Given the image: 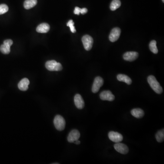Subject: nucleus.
I'll list each match as a JSON object with an SVG mask.
<instances>
[{
	"label": "nucleus",
	"instance_id": "obj_1",
	"mask_svg": "<svg viewBox=\"0 0 164 164\" xmlns=\"http://www.w3.org/2000/svg\"><path fill=\"white\" fill-rule=\"evenodd\" d=\"M147 81L151 88L156 93L161 94L163 92V89L154 76H149L148 77Z\"/></svg>",
	"mask_w": 164,
	"mask_h": 164
},
{
	"label": "nucleus",
	"instance_id": "obj_2",
	"mask_svg": "<svg viewBox=\"0 0 164 164\" xmlns=\"http://www.w3.org/2000/svg\"><path fill=\"white\" fill-rule=\"evenodd\" d=\"M45 67L47 70L50 71H59L63 69L61 63H57L55 60L47 61L45 64Z\"/></svg>",
	"mask_w": 164,
	"mask_h": 164
},
{
	"label": "nucleus",
	"instance_id": "obj_3",
	"mask_svg": "<svg viewBox=\"0 0 164 164\" xmlns=\"http://www.w3.org/2000/svg\"><path fill=\"white\" fill-rule=\"evenodd\" d=\"M53 123L55 128L58 131H63L65 127V120L62 116L60 115H57L55 116Z\"/></svg>",
	"mask_w": 164,
	"mask_h": 164
},
{
	"label": "nucleus",
	"instance_id": "obj_4",
	"mask_svg": "<svg viewBox=\"0 0 164 164\" xmlns=\"http://www.w3.org/2000/svg\"><path fill=\"white\" fill-rule=\"evenodd\" d=\"M82 41L85 49L87 51L90 50L93 45V40L92 37L89 35H84L82 37Z\"/></svg>",
	"mask_w": 164,
	"mask_h": 164
},
{
	"label": "nucleus",
	"instance_id": "obj_5",
	"mask_svg": "<svg viewBox=\"0 0 164 164\" xmlns=\"http://www.w3.org/2000/svg\"><path fill=\"white\" fill-rule=\"evenodd\" d=\"M103 79L100 77H97L95 78L92 88V91L93 93H97L101 87L103 85Z\"/></svg>",
	"mask_w": 164,
	"mask_h": 164
},
{
	"label": "nucleus",
	"instance_id": "obj_6",
	"mask_svg": "<svg viewBox=\"0 0 164 164\" xmlns=\"http://www.w3.org/2000/svg\"><path fill=\"white\" fill-rule=\"evenodd\" d=\"M13 41L10 39L6 40L4 41L3 44L0 47V50L2 53L9 54L11 51L10 47L13 45Z\"/></svg>",
	"mask_w": 164,
	"mask_h": 164
},
{
	"label": "nucleus",
	"instance_id": "obj_7",
	"mask_svg": "<svg viewBox=\"0 0 164 164\" xmlns=\"http://www.w3.org/2000/svg\"><path fill=\"white\" fill-rule=\"evenodd\" d=\"M108 136L110 140L116 143H119L123 139L122 135L117 132H109Z\"/></svg>",
	"mask_w": 164,
	"mask_h": 164
},
{
	"label": "nucleus",
	"instance_id": "obj_8",
	"mask_svg": "<svg viewBox=\"0 0 164 164\" xmlns=\"http://www.w3.org/2000/svg\"><path fill=\"white\" fill-rule=\"evenodd\" d=\"M121 30L119 27H115L111 31L109 36V40L111 42H115L118 40L120 37Z\"/></svg>",
	"mask_w": 164,
	"mask_h": 164
},
{
	"label": "nucleus",
	"instance_id": "obj_9",
	"mask_svg": "<svg viewBox=\"0 0 164 164\" xmlns=\"http://www.w3.org/2000/svg\"><path fill=\"white\" fill-rule=\"evenodd\" d=\"M80 134L79 132L77 129H73L69 133L67 136V141L69 143H74L77 140L80 138Z\"/></svg>",
	"mask_w": 164,
	"mask_h": 164
},
{
	"label": "nucleus",
	"instance_id": "obj_10",
	"mask_svg": "<svg viewBox=\"0 0 164 164\" xmlns=\"http://www.w3.org/2000/svg\"><path fill=\"white\" fill-rule=\"evenodd\" d=\"M100 98L102 100L112 101L115 99V96L109 90H105L100 93Z\"/></svg>",
	"mask_w": 164,
	"mask_h": 164
},
{
	"label": "nucleus",
	"instance_id": "obj_11",
	"mask_svg": "<svg viewBox=\"0 0 164 164\" xmlns=\"http://www.w3.org/2000/svg\"><path fill=\"white\" fill-rule=\"evenodd\" d=\"M114 148L116 151L122 154H126L128 153L129 149L128 146L123 143H116L114 145Z\"/></svg>",
	"mask_w": 164,
	"mask_h": 164
},
{
	"label": "nucleus",
	"instance_id": "obj_12",
	"mask_svg": "<svg viewBox=\"0 0 164 164\" xmlns=\"http://www.w3.org/2000/svg\"><path fill=\"white\" fill-rule=\"evenodd\" d=\"M138 53L136 52H128L123 55V58L125 61L132 62L135 61L138 57Z\"/></svg>",
	"mask_w": 164,
	"mask_h": 164
},
{
	"label": "nucleus",
	"instance_id": "obj_13",
	"mask_svg": "<svg viewBox=\"0 0 164 164\" xmlns=\"http://www.w3.org/2000/svg\"><path fill=\"white\" fill-rule=\"evenodd\" d=\"M74 103L78 109H83L84 107V102L82 96L79 94H77L74 96Z\"/></svg>",
	"mask_w": 164,
	"mask_h": 164
},
{
	"label": "nucleus",
	"instance_id": "obj_14",
	"mask_svg": "<svg viewBox=\"0 0 164 164\" xmlns=\"http://www.w3.org/2000/svg\"><path fill=\"white\" fill-rule=\"evenodd\" d=\"M29 80L27 78H24L21 79L18 84V87L20 90L25 91L28 89V85L29 84Z\"/></svg>",
	"mask_w": 164,
	"mask_h": 164
},
{
	"label": "nucleus",
	"instance_id": "obj_15",
	"mask_svg": "<svg viewBox=\"0 0 164 164\" xmlns=\"http://www.w3.org/2000/svg\"><path fill=\"white\" fill-rule=\"evenodd\" d=\"M50 29V26L46 23H43L37 26L36 30L37 32L41 33H45L49 32Z\"/></svg>",
	"mask_w": 164,
	"mask_h": 164
},
{
	"label": "nucleus",
	"instance_id": "obj_16",
	"mask_svg": "<svg viewBox=\"0 0 164 164\" xmlns=\"http://www.w3.org/2000/svg\"><path fill=\"white\" fill-rule=\"evenodd\" d=\"M117 79L119 81L124 82L127 83L128 85L131 84L132 80L131 78L125 74H118L117 77Z\"/></svg>",
	"mask_w": 164,
	"mask_h": 164
},
{
	"label": "nucleus",
	"instance_id": "obj_17",
	"mask_svg": "<svg viewBox=\"0 0 164 164\" xmlns=\"http://www.w3.org/2000/svg\"><path fill=\"white\" fill-rule=\"evenodd\" d=\"M131 114L134 117L136 118H141L144 116V111L141 109H134L131 111Z\"/></svg>",
	"mask_w": 164,
	"mask_h": 164
},
{
	"label": "nucleus",
	"instance_id": "obj_18",
	"mask_svg": "<svg viewBox=\"0 0 164 164\" xmlns=\"http://www.w3.org/2000/svg\"><path fill=\"white\" fill-rule=\"evenodd\" d=\"M37 4V0H26L24 3V7L26 9H30L35 7Z\"/></svg>",
	"mask_w": 164,
	"mask_h": 164
},
{
	"label": "nucleus",
	"instance_id": "obj_19",
	"mask_svg": "<svg viewBox=\"0 0 164 164\" xmlns=\"http://www.w3.org/2000/svg\"><path fill=\"white\" fill-rule=\"evenodd\" d=\"M120 6H121V2L120 0H113L110 4V10L114 11L119 8Z\"/></svg>",
	"mask_w": 164,
	"mask_h": 164
},
{
	"label": "nucleus",
	"instance_id": "obj_20",
	"mask_svg": "<svg viewBox=\"0 0 164 164\" xmlns=\"http://www.w3.org/2000/svg\"><path fill=\"white\" fill-rule=\"evenodd\" d=\"M155 138L157 142L159 143H161L164 141V129H161V131H159L156 133L155 135Z\"/></svg>",
	"mask_w": 164,
	"mask_h": 164
},
{
	"label": "nucleus",
	"instance_id": "obj_21",
	"mask_svg": "<svg viewBox=\"0 0 164 164\" xmlns=\"http://www.w3.org/2000/svg\"><path fill=\"white\" fill-rule=\"evenodd\" d=\"M149 49L155 54H157L158 50L156 46V42L155 40L151 41L149 45Z\"/></svg>",
	"mask_w": 164,
	"mask_h": 164
},
{
	"label": "nucleus",
	"instance_id": "obj_22",
	"mask_svg": "<svg viewBox=\"0 0 164 164\" xmlns=\"http://www.w3.org/2000/svg\"><path fill=\"white\" fill-rule=\"evenodd\" d=\"M9 10L8 6L6 4L0 5V15H2L8 11Z\"/></svg>",
	"mask_w": 164,
	"mask_h": 164
},
{
	"label": "nucleus",
	"instance_id": "obj_23",
	"mask_svg": "<svg viewBox=\"0 0 164 164\" xmlns=\"http://www.w3.org/2000/svg\"><path fill=\"white\" fill-rule=\"evenodd\" d=\"M74 22L72 20H70L69 21L67 22V25L70 27L71 32L73 33H75L76 32L75 28L74 27Z\"/></svg>",
	"mask_w": 164,
	"mask_h": 164
},
{
	"label": "nucleus",
	"instance_id": "obj_24",
	"mask_svg": "<svg viewBox=\"0 0 164 164\" xmlns=\"http://www.w3.org/2000/svg\"><path fill=\"white\" fill-rule=\"evenodd\" d=\"M80 11H81V8L79 7H76L74 9V13L76 15H79L80 14Z\"/></svg>",
	"mask_w": 164,
	"mask_h": 164
},
{
	"label": "nucleus",
	"instance_id": "obj_25",
	"mask_svg": "<svg viewBox=\"0 0 164 164\" xmlns=\"http://www.w3.org/2000/svg\"><path fill=\"white\" fill-rule=\"evenodd\" d=\"M88 12V9L86 8H83L81 9V11H80V13L82 14L83 15V14H85L87 13Z\"/></svg>",
	"mask_w": 164,
	"mask_h": 164
},
{
	"label": "nucleus",
	"instance_id": "obj_26",
	"mask_svg": "<svg viewBox=\"0 0 164 164\" xmlns=\"http://www.w3.org/2000/svg\"><path fill=\"white\" fill-rule=\"evenodd\" d=\"M75 144H76V145H79L80 144V141H79V139L78 140H77L76 141H75L74 142Z\"/></svg>",
	"mask_w": 164,
	"mask_h": 164
},
{
	"label": "nucleus",
	"instance_id": "obj_27",
	"mask_svg": "<svg viewBox=\"0 0 164 164\" xmlns=\"http://www.w3.org/2000/svg\"><path fill=\"white\" fill-rule=\"evenodd\" d=\"M162 1H163V2H164V0H162Z\"/></svg>",
	"mask_w": 164,
	"mask_h": 164
}]
</instances>
